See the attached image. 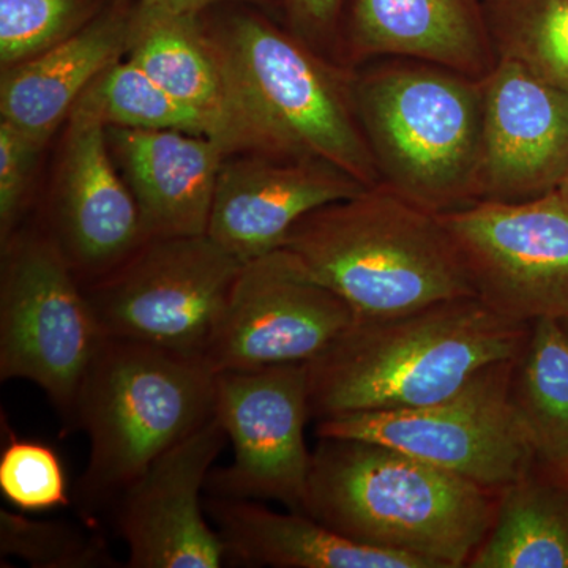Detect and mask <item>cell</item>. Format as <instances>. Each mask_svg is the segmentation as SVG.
<instances>
[{"label":"cell","instance_id":"obj_1","mask_svg":"<svg viewBox=\"0 0 568 568\" xmlns=\"http://www.w3.org/2000/svg\"><path fill=\"white\" fill-rule=\"evenodd\" d=\"M222 67L227 155L321 160L366 186L381 183L353 95V69L310 48L272 14L223 3L204 11Z\"/></svg>","mask_w":568,"mask_h":568},{"label":"cell","instance_id":"obj_2","mask_svg":"<svg viewBox=\"0 0 568 568\" xmlns=\"http://www.w3.org/2000/svg\"><path fill=\"white\" fill-rule=\"evenodd\" d=\"M530 324L470 297L358 320L306 365L312 417L407 409L443 402L481 369L517 358Z\"/></svg>","mask_w":568,"mask_h":568},{"label":"cell","instance_id":"obj_3","mask_svg":"<svg viewBox=\"0 0 568 568\" xmlns=\"http://www.w3.org/2000/svg\"><path fill=\"white\" fill-rule=\"evenodd\" d=\"M500 495L384 444L320 437L304 511L358 544L462 568L487 538Z\"/></svg>","mask_w":568,"mask_h":568},{"label":"cell","instance_id":"obj_4","mask_svg":"<svg viewBox=\"0 0 568 568\" xmlns=\"http://www.w3.org/2000/svg\"><path fill=\"white\" fill-rule=\"evenodd\" d=\"M282 248L358 320L476 295L439 216L383 183L310 212Z\"/></svg>","mask_w":568,"mask_h":568},{"label":"cell","instance_id":"obj_5","mask_svg":"<svg viewBox=\"0 0 568 568\" xmlns=\"http://www.w3.org/2000/svg\"><path fill=\"white\" fill-rule=\"evenodd\" d=\"M368 63L353 95L381 183L435 215L478 203L484 82L414 59Z\"/></svg>","mask_w":568,"mask_h":568},{"label":"cell","instance_id":"obj_6","mask_svg":"<svg viewBox=\"0 0 568 568\" xmlns=\"http://www.w3.org/2000/svg\"><path fill=\"white\" fill-rule=\"evenodd\" d=\"M216 376L200 358L104 338L74 420L89 439L88 466L74 489L85 518L111 510L160 455L213 416Z\"/></svg>","mask_w":568,"mask_h":568},{"label":"cell","instance_id":"obj_7","mask_svg":"<svg viewBox=\"0 0 568 568\" xmlns=\"http://www.w3.org/2000/svg\"><path fill=\"white\" fill-rule=\"evenodd\" d=\"M0 250V381L36 384L70 432L106 336L80 280L36 220Z\"/></svg>","mask_w":568,"mask_h":568},{"label":"cell","instance_id":"obj_8","mask_svg":"<svg viewBox=\"0 0 568 568\" xmlns=\"http://www.w3.org/2000/svg\"><path fill=\"white\" fill-rule=\"evenodd\" d=\"M244 264L209 234L145 239L82 287L106 338L204 361Z\"/></svg>","mask_w":568,"mask_h":568},{"label":"cell","instance_id":"obj_9","mask_svg":"<svg viewBox=\"0 0 568 568\" xmlns=\"http://www.w3.org/2000/svg\"><path fill=\"white\" fill-rule=\"evenodd\" d=\"M517 358L487 366L443 402L321 418L316 435L384 444L484 487L507 488L537 458L511 398Z\"/></svg>","mask_w":568,"mask_h":568},{"label":"cell","instance_id":"obj_10","mask_svg":"<svg viewBox=\"0 0 568 568\" xmlns=\"http://www.w3.org/2000/svg\"><path fill=\"white\" fill-rule=\"evenodd\" d=\"M437 216L489 308L525 324L568 320V200L559 190Z\"/></svg>","mask_w":568,"mask_h":568},{"label":"cell","instance_id":"obj_11","mask_svg":"<svg viewBox=\"0 0 568 568\" xmlns=\"http://www.w3.org/2000/svg\"><path fill=\"white\" fill-rule=\"evenodd\" d=\"M215 414L233 446V463L209 474V495L275 500L304 511L312 452L306 365H280L216 376Z\"/></svg>","mask_w":568,"mask_h":568},{"label":"cell","instance_id":"obj_12","mask_svg":"<svg viewBox=\"0 0 568 568\" xmlns=\"http://www.w3.org/2000/svg\"><path fill=\"white\" fill-rule=\"evenodd\" d=\"M355 321L284 248L242 267L205 353L215 373L308 364Z\"/></svg>","mask_w":568,"mask_h":568},{"label":"cell","instance_id":"obj_13","mask_svg":"<svg viewBox=\"0 0 568 568\" xmlns=\"http://www.w3.org/2000/svg\"><path fill=\"white\" fill-rule=\"evenodd\" d=\"M51 181L36 222L82 286L111 274L145 241L136 201L112 160L99 119L71 111Z\"/></svg>","mask_w":568,"mask_h":568},{"label":"cell","instance_id":"obj_14","mask_svg":"<svg viewBox=\"0 0 568 568\" xmlns=\"http://www.w3.org/2000/svg\"><path fill=\"white\" fill-rule=\"evenodd\" d=\"M215 414L168 448L115 500L114 526L126 545L129 568H220L222 538L209 525L201 495L226 447Z\"/></svg>","mask_w":568,"mask_h":568},{"label":"cell","instance_id":"obj_15","mask_svg":"<svg viewBox=\"0 0 568 568\" xmlns=\"http://www.w3.org/2000/svg\"><path fill=\"white\" fill-rule=\"evenodd\" d=\"M481 82L478 203H523L559 190L568 175V95L506 58Z\"/></svg>","mask_w":568,"mask_h":568},{"label":"cell","instance_id":"obj_16","mask_svg":"<svg viewBox=\"0 0 568 568\" xmlns=\"http://www.w3.org/2000/svg\"><path fill=\"white\" fill-rule=\"evenodd\" d=\"M366 189L321 160L233 153L220 168L207 234L248 263L282 248L310 212Z\"/></svg>","mask_w":568,"mask_h":568},{"label":"cell","instance_id":"obj_17","mask_svg":"<svg viewBox=\"0 0 568 568\" xmlns=\"http://www.w3.org/2000/svg\"><path fill=\"white\" fill-rule=\"evenodd\" d=\"M390 58L484 80L497 62L484 0H346L343 65Z\"/></svg>","mask_w":568,"mask_h":568},{"label":"cell","instance_id":"obj_18","mask_svg":"<svg viewBox=\"0 0 568 568\" xmlns=\"http://www.w3.org/2000/svg\"><path fill=\"white\" fill-rule=\"evenodd\" d=\"M108 148L145 239L207 234L223 145L204 134L106 126Z\"/></svg>","mask_w":568,"mask_h":568},{"label":"cell","instance_id":"obj_19","mask_svg":"<svg viewBox=\"0 0 568 568\" xmlns=\"http://www.w3.org/2000/svg\"><path fill=\"white\" fill-rule=\"evenodd\" d=\"M136 9L118 0L70 39L0 69V119L50 144L85 89L129 54Z\"/></svg>","mask_w":568,"mask_h":568},{"label":"cell","instance_id":"obj_20","mask_svg":"<svg viewBox=\"0 0 568 568\" xmlns=\"http://www.w3.org/2000/svg\"><path fill=\"white\" fill-rule=\"evenodd\" d=\"M212 519L235 567L433 568L417 556L369 547L328 528L305 511H275L260 500L209 496Z\"/></svg>","mask_w":568,"mask_h":568},{"label":"cell","instance_id":"obj_21","mask_svg":"<svg viewBox=\"0 0 568 568\" xmlns=\"http://www.w3.org/2000/svg\"><path fill=\"white\" fill-rule=\"evenodd\" d=\"M469 568H568V473L536 458L503 489Z\"/></svg>","mask_w":568,"mask_h":568},{"label":"cell","instance_id":"obj_22","mask_svg":"<svg viewBox=\"0 0 568 568\" xmlns=\"http://www.w3.org/2000/svg\"><path fill=\"white\" fill-rule=\"evenodd\" d=\"M126 58L222 132L224 81L203 13L144 9L138 0Z\"/></svg>","mask_w":568,"mask_h":568},{"label":"cell","instance_id":"obj_23","mask_svg":"<svg viewBox=\"0 0 568 568\" xmlns=\"http://www.w3.org/2000/svg\"><path fill=\"white\" fill-rule=\"evenodd\" d=\"M511 398L536 457L568 473V332L562 321L530 324L515 362Z\"/></svg>","mask_w":568,"mask_h":568},{"label":"cell","instance_id":"obj_24","mask_svg":"<svg viewBox=\"0 0 568 568\" xmlns=\"http://www.w3.org/2000/svg\"><path fill=\"white\" fill-rule=\"evenodd\" d=\"M74 108L99 119L104 126L175 130L215 140V126L204 114L164 91L129 58L104 70Z\"/></svg>","mask_w":568,"mask_h":568},{"label":"cell","instance_id":"obj_25","mask_svg":"<svg viewBox=\"0 0 568 568\" xmlns=\"http://www.w3.org/2000/svg\"><path fill=\"white\" fill-rule=\"evenodd\" d=\"M497 58L568 95V0H484Z\"/></svg>","mask_w":568,"mask_h":568},{"label":"cell","instance_id":"obj_26","mask_svg":"<svg viewBox=\"0 0 568 568\" xmlns=\"http://www.w3.org/2000/svg\"><path fill=\"white\" fill-rule=\"evenodd\" d=\"M0 555L33 568H118L108 541L99 534L55 519H32L0 510Z\"/></svg>","mask_w":568,"mask_h":568},{"label":"cell","instance_id":"obj_27","mask_svg":"<svg viewBox=\"0 0 568 568\" xmlns=\"http://www.w3.org/2000/svg\"><path fill=\"white\" fill-rule=\"evenodd\" d=\"M118 0H0V67L14 65L88 28Z\"/></svg>","mask_w":568,"mask_h":568},{"label":"cell","instance_id":"obj_28","mask_svg":"<svg viewBox=\"0 0 568 568\" xmlns=\"http://www.w3.org/2000/svg\"><path fill=\"white\" fill-rule=\"evenodd\" d=\"M0 493L24 514L69 507V481L54 448L10 435L0 454Z\"/></svg>","mask_w":568,"mask_h":568},{"label":"cell","instance_id":"obj_29","mask_svg":"<svg viewBox=\"0 0 568 568\" xmlns=\"http://www.w3.org/2000/svg\"><path fill=\"white\" fill-rule=\"evenodd\" d=\"M44 149L0 119V244L29 222Z\"/></svg>","mask_w":568,"mask_h":568},{"label":"cell","instance_id":"obj_30","mask_svg":"<svg viewBox=\"0 0 568 568\" xmlns=\"http://www.w3.org/2000/svg\"><path fill=\"white\" fill-rule=\"evenodd\" d=\"M345 10L346 0H282L283 24L310 48L339 65H343Z\"/></svg>","mask_w":568,"mask_h":568},{"label":"cell","instance_id":"obj_31","mask_svg":"<svg viewBox=\"0 0 568 568\" xmlns=\"http://www.w3.org/2000/svg\"><path fill=\"white\" fill-rule=\"evenodd\" d=\"M223 3H245L272 14L283 22L282 0H140L144 9L179 11V13H204Z\"/></svg>","mask_w":568,"mask_h":568},{"label":"cell","instance_id":"obj_32","mask_svg":"<svg viewBox=\"0 0 568 568\" xmlns=\"http://www.w3.org/2000/svg\"><path fill=\"white\" fill-rule=\"evenodd\" d=\"M559 192L564 194V196L568 200V175L566 179H564V182L560 183Z\"/></svg>","mask_w":568,"mask_h":568},{"label":"cell","instance_id":"obj_33","mask_svg":"<svg viewBox=\"0 0 568 568\" xmlns=\"http://www.w3.org/2000/svg\"><path fill=\"white\" fill-rule=\"evenodd\" d=\"M562 324H564V327H566V328H567V332H568V320L562 321Z\"/></svg>","mask_w":568,"mask_h":568}]
</instances>
